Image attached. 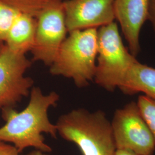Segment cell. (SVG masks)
Returning a JSON list of instances; mask_svg holds the SVG:
<instances>
[{"label":"cell","instance_id":"14","mask_svg":"<svg viewBox=\"0 0 155 155\" xmlns=\"http://www.w3.org/2000/svg\"><path fill=\"white\" fill-rule=\"evenodd\" d=\"M137 104L155 140V100L145 95H140Z\"/></svg>","mask_w":155,"mask_h":155},{"label":"cell","instance_id":"15","mask_svg":"<svg viewBox=\"0 0 155 155\" xmlns=\"http://www.w3.org/2000/svg\"><path fill=\"white\" fill-rule=\"evenodd\" d=\"M16 148L12 144L0 141V155H19Z\"/></svg>","mask_w":155,"mask_h":155},{"label":"cell","instance_id":"8","mask_svg":"<svg viewBox=\"0 0 155 155\" xmlns=\"http://www.w3.org/2000/svg\"><path fill=\"white\" fill-rule=\"evenodd\" d=\"M115 0H64L68 32L100 28L114 22Z\"/></svg>","mask_w":155,"mask_h":155},{"label":"cell","instance_id":"17","mask_svg":"<svg viewBox=\"0 0 155 155\" xmlns=\"http://www.w3.org/2000/svg\"><path fill=\"white\" fill-rule=\"evenodd\" d=\"M114 155H139L131 150L124 149H117Z\"/></svg>","mask_w":155,"mask_h":155},{"label":"cell","instance_id":"11","mask_svg":"<svg viewBox=\"0 0 155 155\" xmlns=\"http://www.w3.org/2000/svg\"><path fill=\"white\" fill-rule=\"evenodd\" d=\"M118 89L124 94L133 95L143 93L155 100V68L140 63L133 65Z\"/></svg>","mask_w":155,"mask_h":155},{"label":"cell","instance_id":"5","mask_svg":"<svg viewBox=\"0 0 155 155\" xmlns=\"http://www.w3.org/2000/svg\"><path fill=\"white\" fill-rule=\"evenodd\" d=\"M36 19L35 42L31 51L32 61L50 66L68 32L63 0H51Z\"/></svg>","mask_w":155,"mask_h":155},{"label":"cell","instance_id":"1","mask_svg":"<svg viewBox=\"0 0 155 155\" xmlns=\"http://www.w3.org/2000/svg\"><path fill=\"white\" fill-rule=\"evenodd\" d=\"M27 107L20 112L13 108L1 111L5 124L0 127V141L12 144L20 153L29 147L48 153L52 148L45 142L43 133L56 139V124L50 121L48 112L55 106L60 96L55 91L44 94L39 87H33Z\"/></svg>","mask_w":155,"mask_h":155},{"label":"cell","instance_id":"2","mask_svg":"<svg viewBox=\"0 0 155 155\" xmlns=\"http://www.w3.org/2000/svg\"><path fill=\"white\" fill-rule=\"evenodd\" d=\"M58 134L75 144L82 155H114L117 148L111 122L103 111L74 109L59 117Z\"/></svg>","mask_w":155,"mask_h":155},{"label":"cell","instance_id":"4","mask_svg":"<svg viewBox=\"0 0 155 155\" xmlns=\"http://www.w3.org/2000/svg\"><path fill=\"white\" fill-rule=\"evenodd\" d=\"M136 57L125 47L117 23L98 29V53L94 82L107 91L113 92L127 77Z\"/></svg>","mask_w":155,"mask_h":155},{"label":"cell","instance_id":"10","mask_svg":"<svg viewBox=\"0 0 155 155\" xmlns=\"http://www.w3.org/2000/svg\"><path fill=\"white\" fill-rule=\"evenodd\" d=\"M36 28V18L20 13L8 33L5 45L12 51L25 55L33 48Z\"/></svg>","mask_w":155,"mask_h":155},{"label":"cell","instance_id":"16","mask_svg":"<svg viewBox=\"0 0 155 155\" xmlns=\"http://www.w3.org/2000/svg\"><path fill=\"white\" fill-rule=\"evenodd\" d=\"M155 34V0H149L148 19Z\"/></svg>","mask_w":155,"mask_h":155},{"label":"cell","instance_id":"13","mask_svg":"<svg viewBox=\"0 0 155 155\" xmlns=\"http://www.w3.org/2000/svg\"><path fill=\"white\" fill-rule=\"evenodd\" d=\"M19 14L15 9L0 0V42L5 43L8 33Z\"/></svg>","mask_w":155,"mask_h":155},{"label":"cell","instance_id":"18","mask_svg":"<svg viewBox=\"0 0 155 155\" xmlns=\"http://www.w3.org/2000/svg\"><path fill=\"white\" fill-rule=\"evenodd\" d=\"M49 155L48 153H45L43 152L41 150H33L31 151L30 152H28L26 154H24V155Z\"/></svg>","mask_w":155,"mask_h":155},{"label":"cell","instance_id":"7","mask_svg":"<svg viewBox=\"0 0 155 155\" xmlns=\"http://www.w3.org/2000/svg\"><path fill=\"white\" fill-rule=\"evenodd\" d=\"M31 64L25 54L14 52L4 44L0 52V111L14 109L29 95L34 81L25 73Z\"/></svg>","mask_w":155,"mask_h":155},{"label":"cell","instance_id":"6","mask_svg":"<svg viewBox=\"0 0 155 155\" xmlns=\"http://www.w3.org/2000/svg\"><path fill=\"white\" fill-rule=\"evenodd\" d=\"M111 125L117 149L129 150L139 155H153L155 139L137 102L131 101L116 110Z\"/></svg>","mask_w":155,"mask_h":155},{"label":"cell","instance_id":"12","mask_svg":"<svg viewBox=\"0 0 155 155\" xmlns=\"http://www.w3.org/2000/svg\"><path fill=\"white\" fill-rule=\"evenodd\" d=\"M21 14L36 18L51 0H1Z\"/></svg>","mask_w":155,"mask_h":155},{"label":"cell","instance_id":"9","mask_svg":"<svg viewBox=\"0 0 155 155\" xmlns=\"http://www.w3.org/2000/svg\"><path fill=\"white\" fill-rule=\"evenodd\" d=\"M114 9L129 50L136 57L141 50L140 32L148 19L149 0H115Z\"/></svg>","mask_w":155,"mask_h":155},{"label":"cell","instance_id":"3","mask_svg":"<svg viewBox=\"0 0 155 155\" xmlns=\"http://www.w3.org/2000/svg\"><path fill=\"white\" fill-rule=\"evenodd\" d=\"M97 53V28L69 32L50 66V72L72 79L79 88L85 87L94 81Z\"/></svg>","mask_w":155,"mask_h":155},{"label":"cell","instance_id":"19","mask_svg":"<svg viewBox=\"0 0 155 155\" xmlns=\"http://www.w3.org/2000/svg\"><path fill=\"white\" fill-rule=\"evenodd\" d=\"M4 43L0 42V52H1V51L2 50V48L3 46H4Z\"/></svg>","mask_w":155,"mask_h":155}]
</instances>
